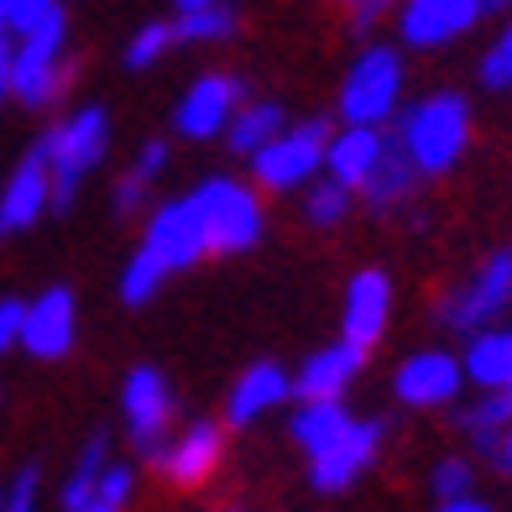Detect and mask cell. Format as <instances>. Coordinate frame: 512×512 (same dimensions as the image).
<instances>
[{"instance_id": "6da1fadb", "label": "cell", "mask_w": 512, "mask_h": 512, "mask_svg": "<svg viewBox=\"0 0 512 512\" xmlns=\"http://www.w3.org/2000/svg\"><path fill=\"white\" fill-rule=\"evenodd\" d=\"M105 136H110V121L100 105H89L79 115H68L63 126H53L48 136H42V157H48V178H53V209H68L79 194V178L95 168V162L105 157Z\"/></svg>"}, {"instance_id": "7a4b0ae2", "label": "cell", "mask_w": 512, "mask_h": 512, "mask_svg": "<svg viewBox=\"0 0 512 512\" xmlns=\"http://www.w3.org/2000/svg\"><path fill=\"white\" fill-rule=\"evenodd\" d=\"M465 131H471V110H465L460 95H434L418 110L403 115V136L398 142L408 147L418 173H445L450 162L465 147Z\"/></svg>"}, {"instance_id": "3957f363", "label": "cell", "mask_w": 512, "mask_h": 512, "mask_svg": "<svg viewBox=\"0 0 512 512\" xmlns=\"http://www.w3.org/2000/svg\"><path fill=\"white\" fill-rule=\"evenodd\" d=\"M58 48H63V11H53L37 32L21 37V53L11 58L6 89H11L21 105H48V100H58L63 89H68L74 68L58 63Z\"/></svg>"}, {"instance_id": "277c9868", "label": "cell", "mask_w": 512, "mask_h": 512, "mask_svg": "<svg viewBox=\"0 0 512 512\" xmlns=\"http://www.w3.org/2000/svg\"><path fill=\"white\" fill-rule=\"evenodd\" d=\"M199 220H204V251H246L256 236H262V204H256L251 189L230 178H209L194 194Z\"/></svg>"}, {"instance_id": "5b68a950", "label": "cell", "mask_w": 512, "mask_h": 512, "mask_svg": "<svg viewBox=\"0 0 512 512\" xmlns=\"http://www.w3.org/2000/svg\"><path fill=\"white\" fill-rule=\"evenodd\" d=\"M398 84H403V63L392 48H371L356 68L351 79H345L340 89V110L351 126H377L382 115H392V105H398Z\"/></svg>"}, {"instance_id": "8992f818", "label": "cell", "mask_w": 512, "mask_h": 512, "mask_svg": "<svg viewBox=\"0 0 512 512\" xmlns=\"http://www.w3.org/2000/svg\"><path fill=\"white\" fill-rule=\"evenodd\" d=\"M324 147H330V126L324 121H304L288 136H272L262 152H251L256 183H267V189H293V183H304L324 162Z\"/></svg>"}, {"instance_id": "52a82bcc", "label": "cell", "mask_w": 512, "mask_h": 512, "mask_svg": "<svg viewBox=\"0 0 512 512\" xmlns=\"http://www.w3.org/2000/svg\"><path fill=\"white\" fill-rule=\"evenodd\" d=\"M162 272H178L204 256V220H199V204L194 199H173L162 204L152 225H147V246H142Z\"/></svg>"}, {"instance_id": "ba28073f", "label": "cell", "mask_w": 512, "mask_h": 512, "mask_svg": "<svg viewBox=\"0 0 512 512\" xmlns=\"http://www.w3.org/2000/svg\"><path fill=\"white\" fill-rule=\"evenodd\" d=\"M168 418H173V398H168V382L157 377L152 366H136L126 377V424L131 439L147 460L162 450V434H168Z\"/></svg>"}, {"instance_id": "9c48e42d", "label": "cell", "mask_w": 512, "mask_h": 512, "mask_svg": "<svg viewBox=\"0 0 512 512\" xmlns=\"http://www.w3.org/2000/svg\"><path fill=\"white\" fill-rule=\"evenodd\" d=\"M507 304H512V251H497L492 262L476 272V283L450 298L445 324H455V330H481V324L492 314H502Z\"/></svg>"}, {"instance_id": "30bf717a", "label": "cell", "mask_w": 512, "mask_h": 512, "mask_svg": "<svg viewBox=\"0 0 512 512\" xmlns=\"http://www.w3.org/2000/svg\"><path fill=\"white\" fill-rule=\"evenodd\" d=\"M377 445H382V424H377V418H366V424H345V434L335 439V445L314 455V486H319V492H345V486H351L371 465Z\"/></svg>"}, {"instance_id": "8fae6325", "label": "cell", "mask_w": 512, "mask_h": 512, "mask_svg": "<svg viewBox=\"0 0 512 512\" xmlns=\"http://www.w3.org/2000/svg\"><path fill=\"white\" fill-rule=\"evenodd\" d=\"M53 199V178H48V157L42 147H32L27 157L16 162V173L6 183V194H0V236H11V230H27L42 209Z\"/></svg>"}, {"instance_id": "7c38bea8", "label": "cell", "mask_w": 512, "mask_h": 512, "mask_svg": "<svg viewBox=\"0 0 512 512\" xmlns=\"http://www.w3.org/2000/svg\"><path fill=\"white\" fill-rule=\"evenodd\" d=\"M21 345L42 361H58L68 345H74V293L68 288H48L27 304V319H21Z\"/></svg>"}, {"instance_id": "4fadbf2b", "label": "cell", "mask_w": 512, "mask_h": 512, "mask_svg": "<svg viewBox=\"0 0 512 512\" xmlns=\"http://www.w3.org/2000/svg\"><path fill=\"white\" fill-rule=\"evenodd\" d=\"M220 455H225L220 429H215V424H194L189 434L178 439V445L157 450V455H152V465H157V471L168 476L173 486H204L209 476L220 471Z\"/></svg>"}, {"instance_id": "5bb4252c", "label": "cell", "mask_w": 512, "mask_h": 512, "mask_svg": "<svg viewBox=\"0 0 512 512\" xmlns=\"http://www.w3.org/2000/svg\"><path fill=\"white\" fill-rule=\"evenodd\" d=\"M476 16H481V0H408L403 37L413 48H439V42L460 37Z\"/></svg>"}, {"instance_id": "9a60e30c", "label": "cell", "mask_w": 512, "mask_h": 512, "mask_svg": "<svg viewBox=\"0 0 512 512\" xmlns=\"http://www.w3.org/2000/svg\"><path fill=\"white\" fill-rule=\"evenodd\" d=\"M387 304H392V288L382 272H356L351 293H345V340L356 351H371L387 330Z\"/></svg>"}, {"instance_id": "2e32d148", "label": "cell", "mask_w": 512, "mask_h": 512, "mask_svg": "<svg viewBox=\"0 0 512 512\" xmlns=\"http://www.w3.org/2000/svg\"><path fill=\"white\" fill-rule=\"evenodd\" d=\"M241 100V79H225V74H204L194 89H189V100L178 105V131L183 136H215L225 121H230V110H236Z\"/></svg>"}, {"instance_id": "e0dca14e", "label": "cell", "mask_w": 512, "mask_h": 512, "mask_svg": "<svg viewBox=\"0 0 512 512\" xmlns=\"http://www.w3.org/2000/svg\"><path fill=\"white\" fill-rule=\"evenodd\" d=\"M413 189H418V168H413L408 147H403V142H382L377 162H371V173L361 178L366 204L377 209V215H387V209L408 204V199H413Z\"/></svg>"}, {"instance_id": "ac0fdd59", "label": "cell", "mask_w": 512, "mask_h": 512, "mask_svg": "<svg viewBox=\"0 0 512 512\" xmlns=\"http://www.w3.org/2000/svg\"><path fill=\"white\" fill-rule=\"evenodd\" d=\"M455 392H460V366H455L445 351H424V356H413V361L398 371V398L413 403V408L450 403Z\"/></svg>"}, {"instance_id": "d6986e66", "label": "cell", "mask_w": 512, "mask_h": 512, "mask_svg": "<svg viewBox=\"0 0 512 512\" xmlns=\"http://www.w3.org/2000/svg\"><path fill=\"white\" fill-rule=\"evenodd\" d=\"M361 361H366V351H356L351 340H340V345H330V351L309 356V366L298 371V392H304L309 403L335 398V392H345V382L361 371Z\"/></svg>"}, {"instance_id": "ffe728a7", "label": "cell", "mask_w": 512, "mask_h": 512, "mask_svg": "<svg viewBox=\"0 0 512 512\" xmlns=\"http://www.w3.org/2000/svg\"><path fill=\"white\" fill-rule=\"evenodd\" d=\"M288 398V377L277 371L272 361L262 366H251L246 377L236 382V392H230V424H251L256 413H267L272 403H283Z\"/></svg>"}, {"instance_id": "44dd1931", "label": "cell", "mask_w": 512, "mask_h": 512, "mask_svg": "<svg viewBox=\"0 0 512 512\" xmlns=\"http://www.w3.org/2000/svg\"><path fill=\"white\" fill-rule=\"evenodd\" d=\"M377 152H382V136L371 131V126H351L345 136H335V142L324 147V157H330V173H335V183H345V189L371 173Z\"/></svg>"}, {"instance_id": "7402d4cb", "label": "cell", "mask_w": 512, "mask_h": 512, "mask_svg": "<svg viewBox=\"0 0 512 512\" xmlns=\"http://www.w3.org/2000/svg\"><path fill=\"white\" fill-rule=\"evenodd\" d=\"M465 371H471L481 387H507L512 382V330L476 335L471 351H465Z\"/></svg>"}, {"instance_id": "603a6c76", "label": "cell", "mask_w": 512, "mask_h": 512, "mask_svg": "<svg viewBox=\"0 0 512 512\" xmlns=\"http://www.w3.org/2000/svg\"><path fill=\"white\" fill-rule=\"evenodd\" d=\"M345 424H351V418H345V408H340L335 398H324V403H309L304 413L293 418V439H298L309 455H319V450H330L335 439L345 434Z\"/></svg>"}, {"instance_id": "cb8c5ba5", "label": "cell", "mask_w": 512, "mask_h": 512, "mask_svg": "<svg viewBox=\"0 0 512 512\" xmlns=\"http://www.w3.org/2000/svg\"><path fill=\"white\" fill-rule=\"evenodd\" d=\"M460 424L471 429V439L486 450V455H502V445H497V434H507L512 429V392H492V398H481V403H471L460 413Z\"/></svg>"}, {"instance_id": "d4e9b609", "label": "cell", "mask_w": 512, "mask_h": 512, "mask_svg": "<svg viewBox=\"0 0 512 512\" xmlns=\"http://www.w3.org/2000/svg\"><path fill=\"white\" fill-rule=\"evenodd\" d=\"M105 465H110V445H105V434H95L84 445V455L74 465V476H68V486H63V512H84L89 507V497H95V486L105 476Z\"/></svg>"}, {"instance_id": "484cf974", "label": "cell", "mask_w": 512, "mask_h": 512, "mask_svg": "<svg viewBox=\"0 0 512 512\" xmlns=\"http://www.w3.org/2000/svg\"><path fill=\"white\" fill-rule=\"evenodd\" d=\"M277 126H283V110L277 105H246L236 121H230V152H262Z\"/></svg>"}, {"instance_id": "4316f807", "label": "cell", "mask_w": 512, "mask_h": 512, "mask_svg": "<svg viewBox=\"0 0 512 512\" xmlns=\"http://www.w3.org/2000/svg\"><path fill=\"white\" fill-rule=\"evenodd\" d=\"M236 32V16L225 6H204V11H183L173 21V42H215V37H230Z\"/></svg>"}, {"instance_id": "83f0119b", "label": "cell", "mask_w": 512, "mask_h": 512, "mask_svg": "<svg viewBox=\"0 0 512 512\" xmlns=\"http://www.w3.org/2000/svg\"><path fill=\"white\" fill-rule=\"evenodd\" d=\"M345 209H351V189H345V183H314L309 199H304L309 225H340Z\"/></svg>"}, {"instance_id": "f1b7e54d", "label": "cell", "mask_w": 512, "mask_h": 512, "mask_svg": "<svg viewBox=\"0 0 512 512\" xmlns=\"http://www.w3.org/2000/svg\"><path fill=\"white\" fill-rule=\"evenodd\" d=\"M162 277H168V272H162L147 251H136L131 267H126V277H121V298H126V304H147V298L157 293Z\"/></svg>"}, {"instance_id": "f546056e", "label": "cell", "mask_w": 512, "mask_h": 512, "mask_svg": "<svg viewBox=\"0 0 512 512\" xmlns=\"http://www.w3.org/2000/svg\"><path fill=\"white\" fill-rule=\"evenodd\" d=\"M126 497H131V471L126 465H105V476H100V486H95V497H89L84 512H121Z\"/></svg>"}, {"instance_id": "4dcf8cb0", "label": "cell", "mask_w": 512, "mask_h": 512, "mask_svg": "<svg viewBox=\"0 0 512 512\" xmlns=\"http://www.w3.org/2000/svg\"><path fill=\"white\" fill-rule=\"evenodd\" d=\"M168 42H173V27H168V21H152V27H142V32L131 37L126 63H131V68H147V63L162 58V48H168Z\"/></svg>"}, {"instance_id": "1f68e13d", "label": "cell", "mask_w": 512, "mask_h": 512, "mask_svg": "<svg viewBox=\"0 0 512 512\" xmlns=\"http://www.w3.org/2000/svg\"><path fill=\"white\" fill-rule=\"evenodd\" d=\"M53 11H58V0H6V27L27 37V32H37Z\"/></svg>"}, {"instance_id": "d6a6232c", "label": "cell", "mask_w": 512, "mask_h": 512, "mask_svg": "<svg viewBox=\"0 0 512 512\" xmlns=\"http://www.w3.org/2000/svg\"><path fill=\"white\" fill-rule=\"evenodd\" d=\"M481 79L492 84V89H507V84H512V27L502 32V42H497V48L481 58Z\"/></svg>"}, {"instance_id": "836d02e7", "label": "cell", "mask_w": 512, "mask_h": 512, "mask_svg": "<svg viewBox=\"0 0 512 512\" xmlns=\"http://www.w3.org/2000/svg\"><path fill=\"white\" fill-rule=\"evenodd\" d=\"M434 492L445 497V502L465 497V492H471V465H465V460H445V465L434 471Z\"/></svg>"}, {"instance_id": "e575fe53", "label": "cell", "mask_w": 512, "mask_h": 512, "mask_svg": "<svg viewBox=\"0 0 512 512\" xmlns=\"http://www.w3.org/2000/svg\"><path fill=\"white\" fill-rule=\"evenodd\" d=\"M0 512H37V471L32 465L11 481V497L0 502Z\"/></svg>"}, {"instance_id": "d590c367", "label": "cell", "mask_w": 512, "mask_h": 512, "mask_svg": "<svg viewBox=\"0 0 512 512\" xmlns=\"http://www.w3.org/2000/svg\"><path fill=\"white\" fill-rule=\"evenodd\" d=\"M21 319H27V304L21 298H0V351H11L21 340Z\"/></svg>"}, {"instance_id": "8d00e7d4", "label": "cell", "mask_w": 512, "mask_h": 512, "mask_svg": "<svg viewBox=\"0 0 512 512\" xmlns=\"http://www.w3.org/2000/svg\"><path fill=\"white\" fill-rule=\"evenodd\" d=\"M162 162H168V147H162V142H147L142 157H136V168H131V178H136V183H152V178L162 173Z\"/></svg>"}, {"instance_id": "74e56055", "label": "cell", "mask_w": 512, "mask_h": 512, "mask_svg": "<svg viewBox=\"0 0 512 512\" xmlns=\"http://www.w3.org/2000/svg\"><path fill=\"white\" fill-rule=\"evenodd\" d=\"M142 194H147V183H136L131 173L121 178V189H115V209H121V215H131L136 204H142Z\"/></svg>"}, {"instance_id": "f35d334b", "label": "cell", "mask_w": 512, "mask_h": 512, "mask_svg": "<svg viewBox=\"0 0 512 512\" xmlns=\"http://www.w3.org/2000/svg\"><path fill=\"white\" fill-rule=\"evenodd\" d=\"M387 6H392V0H356V6H351V27H356V32H366V27L382 16Z\"/></svg>"}, {"instance_id": "ab89813d", "label": "cell", "mask_w": 512, "mask_h": 512, "mask_svg": "<svg viewBox=\"0 0 512 512\" xmlns=\"http://www.w3.org/2000/svg\"><path fill=\"white\" fill-rule=\"evenodd\" d=\"M439 512H492V507H481V502H471V497H455V502H445Z\"/></svg>"}, {"instance_id": "60d3db41", "label": "cell", "mask_w": 512, "mask_h": 512, "mask_svg": "<svg viewBox=\"0 0 512 512\" xmlns=\"http://www.w3.org/2000/svg\"><path fill=\"white\" fill-rule=\"evenodd\" d=\"M183 11H204V6H215V0H178Z\"/></svg>"}, {"instance_id": "b9f144b4", "label": "cell", "mask_w": 512, "mask_h": 512, "mask_svg": "<svg viewBox=\"0 0 512 512\" xmlns=\"http://www.w3.org/2000/svg\"><path fill=\"white\" fill-rule=\"evenodd\" d=\"M497 460H507V465H512V429H507V445H502V455H497Z\"/></svg>"}, {"instance_id": "7bdbcfd3", "label": "cell", "mask_w": 512, "mask_h": 512, "mask_svg": "<svg viewBox=\"0 0 512 512\" xmlns=\"http://www.w3.org/2000/svg\"><path fill=\"white\" fill-rule=\"evenodd\" d=\"M0 32H6V0H0ZM0 42H6V37H0Z\"/></svg>"}, {"instance_id": "ee69618b", "label": "cell", "mask_w": 512, "mask_h": 512, "mask_svg": "<svg viewBox=\"0 0 512 512\" xmlns=\"http://www.w3.org/2000/svg\"><path fill=\"white\" fill-rule=\"evenodd\" d=\"M481 6H512V0H481Z\"/></svg>"}, {"instance_id": "f6af8a7d", "label": "cell", "mask_w": 512, "mask_h": 512, "mask_svg": "<svg viewBox=\"0 0 512 512\" xmlns=\"http://www.w3.org/2000/svg\"><path fill=\"white\" fill-rule=\"evenodd\" d=\"M345 6H356V0H345Z\"/></svg>"}, {"instance_id": "bcb514c9", "label": "cell", "mask_w": 512, "mask_h": 512, "mask_svg": "<svg viewBox=\"0 0 512 512\" xmlns=\"http://www.w3.org/2000/svg\"><path fill=\"white\" fill-rule=\"evenodd\" d=\"M507 392H512V382H507Z\"/></svg>"}]
</instances>
